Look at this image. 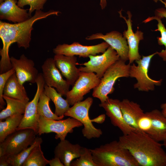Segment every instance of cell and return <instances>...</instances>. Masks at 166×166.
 <instances>
[{"label": "cell", "mask_w": 166, "mask_h": 166, "mask_svg": "<svg viewBox=\"0 0 166 166\" xmlns=\"http://www.w3.org/2000/svg\"><path fill=\"white\" fill-rule=\"evenodd\" d=\"M60 13L59 11L52 10L47 12L37 10L33 16L22 22L11 24L0 21V37L3 44L2 48L0 50V74L12 68L9 55L10 45L16 42L19 48L23 47L26 49L30 46L34 23L39 20L50 15H57Z\"/></svg>", "instance_id": "obj_1"}, {"label": "cell", "mask_w": 166, "mask_h": 166, "mask_svg": "<svg viewBox=\"0 0 166 166\" xmlns=\"http://www.w3.org/2000/svg\"><path fill=\"white\" fill-rule=\"evenodd\" d=\"M118 142L128 149L141 166H166V152L159 143L145 133L137 130L119 137Z\"/></svg>", "instance_id": "obj_2"}, {"label": "cell", "mask_w": 166, "mask_h": 166, "mask_svg": "<svg viewBox=\"0 0 166 166\" xmlns=\"http://www.w3.org/2000/svg\"><path fill=\"white\" fill-rule=\"evenodd\" d=\"M90 150L97 166H140L129 151L117 140Z\"/></svg>", "instance_id": "obj_3"}, {"label": "cell", "mask_w": 166, "mask_h": 166, "mask_svg": "<svg viewBox=\"0 0 166 166\" xmlns=\"http://www.w3.org/2000/svg\"><path fill=\"white\" fill-rule=\"evenodd\" d=\"M120 59L111 65L101 79L99 84L93 89L92 96L98 98L101 103L105 101L109 97L108 95L113 93L114 85L117 79L129 77L130 64Z\"/></svg>", "instance_id": "obj_4"}, {"label": "cell", "mask_w": 166, "mask_h": 166, "mask_svg": "<svg viewBox=\"0 0 166 166\" xmlns=\"http://www.w3.org/2000/svg\"><path fill=\"white\" fill-rule=\"evenodd\" d=\"M157 53V52H156L148 56L143 55L140 59L135 61L137 65L134 63L131 65L129 77L135 78L137 81L133 85L134 89H137L139 91L148 92L154 90L156 86L161 85L162 79L158 80H154L150 78L148 75L151 59Z\"/></svg>", "instance_id": "obj_5"}, {"label": "cell", "mask_w": 166, "mask_h": 166, "mask_svg": "<svg viewBox=\"0 0 166 166\" xmlns=\"http://www.w3.org/2000/svg\"><path fill=\"white\" fill-rule=\"evenodd\" d=\"M93 102L92 98L88 97L84 101L75 103L64 114L65 116L73 118L82 124L84 127L82 130V134L88 139L98 138L102 134L101 129L94 126L89 116V110Z\"/></svg>", "instance_id": "obj_6"}, {"label": "cell", "mask_w": 166, "mask_h": 166, "mask_svg": "<svg viewBox=\"0 0 166 166\" xmlns=\"http://www.w3.org/2000/svg\"><path fill=\"white\" fill-rule=\"evenodd\" d=\"M36 134L34 130L29 128L16 130L0 143V156L18 154L32 144Z\"/></svg>", "instance_id": "obj_7"}, {"label": "cell", "mask_w": 166, "mask_h": 166, "mask_svg": "<svg viewBox=\"0 0 166 166\" xmlns=\"http://www.w3.org/2000/svg\"><path fill=\"white\" fill-rule=\"evenodd\" d=\"M62 120L48 119L38 115V134L53 132L56 134V139L63 140L68 133L73 132L74 128L83 125L80 122L73 117Z\"/></svg>", "instance_id": "obj_8"}, {"label": "cell", "mask_w": 166, "mask_h": 166, "mask_svg": "<svg viewBox=\"0 0 166 166\" xmlns=\"http://www.w3.org/2000/svg\"><path fill=\"white\" fill-rule=\"evenodd\" d=\"M89 60L82 64L77 65H84L79 69L81 72L95 73L97 76L101 79L106 70L117 61L120 59L117 53L110 46L102 54L99 55H90Z\"/></svg>", "instance_id": "obj_9"}, {"label": "cell", "mask_w": 166, "mask_h": 166, "mask_svg": "<svg viewBox=\"0 0 166 166\" xmlns=\"http://www.w3.org/2000/svg\"><path fill=\"white\" fill-rule=\"evenodd\" d=\"M37 89L32 100L27 104L23 117L16 130L29 128L34 130L38 134V115L37 106L39 98L44 90L45 83L42 73H39L36 80Z\"/></svg>", "instance_id": "obj_10"}, {"label": "cell", "mask_w": 166, "mask_h": 166, "mask_svg": "<svg viewBox=\"0 0 166 166\" xmlns=\"http://www.w3.org/2000/svg\"><path fill=\"white\" fill-rule=\"evenodd\" d=\"M100 79L94 73L81 72L72 89L66 95V99L70 105L82 101L85 95L99 84Z\"/></svg>", "instance_id": "obj_11"}, {"label": "cell", "mask_w": 166, "mask_h": 166, "mask_svg": "<svg viewBox=\"0 0 166 166\" xmlns=\"http://www.w3.org/2000/svg\"><path fill=\"white\" fill-rule=\"evenodd\" d=\"M109 46L106 42L90 46L84 45L78 42H75L71 44H63L58 45L53 49L55 54H62L67 56L78 55L79 57L86 58L90 55L103 53Z\"/></svg>", "instance_id": "obj_12"}, {"label": "cell", "mask_w": 166, "mask_h": 166, "mask_svg": "<svg viewBox=\"0 0 166 166\" xmlns=\"http://www.w3.org/2000/svg\"><path fill=\"white\" fill-rule=\"evenodd\" d=\"M42 68L45 84L56 88L62 96L66 97L70 85L63 78L53 58H49L46 59L42 65Z\"/></svg>", "instance_id": "obj_13"}, {"label": "cell", "mask_w": 166, "mask_h": 166, "mask_svg": "<svg viewBox=\"0 0 166 166\" xmlns=\"http://www.w3.org/2000/svg\"><path fill=\"white\" fill-rule=\"evenodd\" d=\"M10 61L21 84L23 85L26 82L36 83L39 73L34 66L33 61L28 58L24 54L22 55L19 59L11 57Z\"/></svg>", "instance_id": "obj_14"}, {"label": "cell", "mask_w": 166, "mask_h": 166, "mask_svg": "<svg viewBox=\"0 0 166 166\" xmlns=\"http://www.w3.org/2000/svg\"><path fill=\"white\" fill-rule=\"evenodd\" d=\"M121 10L118 11L120 17L125 20L127 26V29L123 32V35L127 40L128 46V60L129 63H132L134 61L138 60L141 58V56L139 52V44L140 41L144 39L143 33L138 29L134 33L132 28L131 18L132 14L131 12L128 11V19L123 16Z\"/></svg>", "instance_id": "obj_15"}, {"label": "cell", "mask_w": 166, "mask_h": 166, "mask_svg": "<svg viewBox=\"0 0 166 166\" xmlns=\"http://www.w3.org/2000/svg\"><path fill=\"white\" fill-rule=\"evenodd\" d=\"M85 39L88 40L102 39L116 51L120 59L125 62L128 60L129 48L127 40L118 31H113L105 35L97 33L87 36Z\"/></svg>", "instance_id": "obj_16"}, {"label": "cell", "mask_w": 166, "mask_h": 166, "mask_svg": "<svg viewBox=\"0 0 166 166\" xmlns=\"http://www.w3.org/2000/svg\"><path fill=\"white\" fill-rule=\"evenodd\" d=\"M120 101L117 99L109 98L104 102L101 103L99 106L105 109L112 124L117 127L123 134L126 135L136 130L129 126L125 121L120 106Z\"/></svg>", "instance_id": "obj_17"}, {"label": "cell", "mask_w": 166, "mask_h": 166, "mask_svg": "<svg viewBox=\"0 0 166 166\" xmlns=\"http://www.w3.org/2000/svg\"><path fill=\"white\" fill-rule=\"evenodd\" d=\"M55 65L62 75L70 85L73 86L81 71L76 67L77 58L75 56L55 54L53 57Z\"/></svg>", "instance_id": "obj_18"}, {"label": "cell", "mask_w": 166, "mask_h": 166, "mask_svg": "<svg viewBox=\"0 0 166 166\" xmlns=\"http://www.w3.org/2000/svg\"><path fill=\"white\" fill-rule=\"evenodd\" d=\"M17 0H4L0 3V18L14 23L24 22L30 16L27 10L19 7Z\"/></svg>", "instance_id": "obj_19"}, {"label": "cell", "mask_w": 166, "mask_h": 166, "mask_svg": "<svg viewBox=\"0 0 166 166\" xmlns=\"http://www.w3.org/2000/svg\"><path fill=\"white\" fill-rule=\"evenodd\" d=\"M83 147L73 144L67 140H60L54 150V157L58 158L64 166H70L71 162L79 157Z\"/></svg>", "instance_id": "obj_20"}, {"label": "cell", "mask_w": 166, "mask_h": 166, "mask_svg": "<svg viewBox=\"0 0 166 166\" xmlns=\"http://www.w3.org/2000/svg\"><path fill=\"white\" fill-rule=\"evenodd\" d=\"M120 106L126 123L137 131L140 132L137 126V121L144 113L140 105L136 102L125 99L120 101Z\"/></svg>", "instance_id": "obj_21"}, {"label": "cell", "mask_w": 166, "mask_h": 166, "mask_svg": "<svg viewBox=\"0 0 166 166\" xmlns=\"http://www.w3.org/2000/svg\"><path fill=\"white\" fill-rule=\"evenodd\" d=\"M3 95L20 100L26 103L29 102L26 90L18 81L15 72L9 78L5 85Z\"/></svg>", "instance_id": "obj_22"}, {"label": "cell", "mask_w": 166, "mask_h": 166, "mask_svg": "<svg viewBox=\"0 0 166 166\" xmlns=\"http://www.w3.org/2000/svg\"><path fill=\"white\" fill-rule=\"evenodd\" d=\"M150 112L152 119L150 136L158 142L163 141L166 135V117L157 109Z\"/></svg>", "instance_id": "obj_23"}, {"label": "cell", "mask_w": 166, "mask_h": 166, "mask_svg": "<svg viewBox=\"0 0 166 166\" xmlns=\"http://www.w3.org/2000/svg\"><path fill=\"white\" fill-rule=\"evenodd\" d=\"M3 97L6 102V107L0 113V120L15 115L24 114L28 103L5 95Z\"/></svg>", "instance_id": "obj_24"}, {"label": "cell", "mask_w": 166, "mask_h": 166, "mask_svg": "<svg viewBox=\"0 0 166 166\" xmlns=\"http://www.w3.org/2000/svg\"><path fill=\"white\" fill-rule=\"evenodd\" d=\"M44 92L54 104V113L58 117L64 116L65 113L70 108V105L67 100L63 98L54 88L48 86L45 84Z\"/></svg>", "instance_id": "obj_25"}, {"label": "cell", "mask_w": 166, "mask_h": 166, "mask_svg": "<svg viewBox=\"0 0 166 166\" xmlns=\"http://www.w3.org/2000/svg\"><path fill=\"white\" fill-rule=\"evenodd\" d=\"M23 117V114L15 115L7 118L4 121L0 120V143L16 130Z\"/></svg>", "instance_id": "obj_26"}, {"label": "cell", "mask_w": 166, "mask_h": 166, "mask_svg": "<svg viewBox=\"0 0 166 166\" xmlns=\"http://www.w3.org/2000/svg\"><path fill=\"white\" fill-rule=\"evenodd\" d=\"M50 100V99L45 94L43 91L41 94L38 104V115L48 119H62L64 116L58 117L52 111L49 105Z\"/></svg>", "instance_id": "obj_27"}, {"label": "cell", "mask_w": 166, "mask_h": 166, "mask_svg": "<svg viewBox=\"0 0 166 166\" xmlns=\"http://www.w3.org/2000/svg\"><path fill=\"white\" fill-rule=\"evenodd\" d=\"M43 142L41 137H36L32 144L18 154L8 156L11 166H22L27 158L34 148Z\"/></svg>", "instance_id": "obj_28"}, {"label": "cell", "mask_w": 166, "mask_h": 166, "mask_svg": "<svg viewBox=\"0 0 166 166\" xmlns=\"http://www.w3.org/2000/svg\"><path fill=\"white\" fill-rule=\"evenodd\" d=\"M153 20H157L158 22L157 28L154 31H159L161 34V37H157L158 43L160 45H164L165 46V49L162 50L160 52H157V54L164 61H166V28L162 22L161 19L156 16L149 17L143 22L146 23Z\"/></svg>", "instance_id": "obj_29"}, {"label": "cell", "mask_w": 166, "mask_h": 166, "mask_svg": "<svg viewBox=\"0 0 166 166\" xmlns=\"http://www.w3.org/2000/svg\"><path fill=\"white\" fill-rule=\"evenodd\" d=\"M39 144L32 151L22 166H45L49 164V160L44 156Z\"/></svg>", "instance_id": "obj_30"}, {"label": "cell", "mask_w": 166, "mask_h": 166, "mask_svg": "<svg viewBox=\"0 0 166 166\" xmlns=\"http://www.w3.org/2000/svg\"><path fill=\"white\" fill-rule=\"evenodd\" d=\"M70 166H97L93 159L92 152L89 148L83 147L80 156L70 163Z\"/></svg>", "instance_id": "obj_31"}, {"label": "cell", "mask_w": 166, "mask_h": 166, "mask_svg": "<svg viewBox=\"0 0 166 166\" xmlns=\"http://www.w3.org/2000/svg\"><path fill=\"white\" fill-rule=\"evenodd\" d=\"M137 124L140 132L145 133L150 136L152 127L150 112L144 113L138 119Z\"/></svg>", "instance_id": "obj_32"}, {"label": "cell", "mask_w": 166, "mask_h": 166, "mask_svg": "<svg viewBox=\"0 0 166 166\" xmlns=\"http://www.w3.org/2000/svg\"><path fill=\"white\" fill-rule=\"evenodd\" d=\"M47 0H18V6L23 8L25 6L28 5L30 7L29 9L28 13L30 17L34 10H42L43 6Z\"/></svg>", "instance_id": "obj_33"}, {"label": "cell", "mask_w": 166, "mask_h": 166, "mask_svg": "<svg viewBox=\"0 0 166 166\" xmlns=\"http://www.w3.org/2000/svg\"><path fill=\"white\" fill-rule=\"evenodd\" d=\"M15 72L14 69L12 68L7 71L0 74V108H4L6 104L4 101L3 92L6 83L10 77Z\"/></svg>", "instance_id": "obj_34"}, {"label": "cell", "mask_w": 166, "mask_h": 166, "mask_svg": "<svg viewBox=\"0 0 166 166\" xmlns=\"http://www.w3.org/2000/svg\"><path fill=\"white\" fill-rule=\"evenodd\" d=\"M155 14L161 19L166 18V9L163 7L158 8L155 10Z\"/></svg>", "instance_id": "obj_35"}, {"label": "cell", "mask_w": 166, "mask_h": 166, "mask_svg": "<svg viewBox=\"0 0 166 166\" xmlns=\"http://www.w3.org/2000/svg\"><path fill=\"white\" fill-rule=\"evenodd\" d=\"M48 164L50 166H64L60 159L56 157L49 160Z\"/></svg>", "instance_id": "obj_36"}, {"label": "cell", "mask_w": 166, "mask_h": 166, "mask_svg": "<svg viewBox=\"0 0 166 166\" xmlns=\"http://www.w3.org/2000/svg\"><path fill=\"white\" fill-rule=\"evenodd\" d=\"M11 164L8 156L3 155L0 156V166H10Z\"/></svg>", "instance_id": "obj_37"}, {"label": "cell", "mask_w": 166, "mask_h": 166, "mask_svg": "<svg viewBox=\"0 0 166 166\" xmlns=\"http://www.w3.org/2000/svg\"><path fill=\"white\" fill-rule=\"evenodd\" d=\"M105 115L104 114H101L98 117L91 120L92 121L95 122L98 124L102 123L105 120Z\"/></svg>", "instance_id": "obj_38"}, {"label": "cell", "mask_w": 166, "mask_h": 166, "mask_svg": "<svg viewBox=\"0 0 166 166\" xmlns=\"http://www.w3.org/2000/svg\"><path fill=\"white\" fill-rule=\"evenodd\" d=\"M160 108L162 113L166 117V102L160 105Z\"/></svg>", "instance_id": "obj_39"}, {"label": "cell", "mask_w": 166, "mask_h": 166, "mask_svg": "<svg viewBox=\"0 0 166 166\" xmlns=\"http://www.w3.org/2000/svg\"><path fill=\"white\" fill-rule=\"evenodd\" d=\"M100 5L102 9H105L107 5L106 0H100Z\"/></svg>", "instance_id": "obj_40"}, {"label": "cell", "mask_w": 166, "mask_h": 166, "mask_svg": "<svg viewBox=\"0 0 166 166\" xmlns=\"http://www.w3.org/2000/svg\"><path fill=\"white\" fill-rule=\"evenodd\" d=\"M162 141L163 142V145L166 148V135Z\"/></svg>", "instance_id": "obj_41"}, {"label": "cell", "mask_w": 166, "mask_h": 166, "mask_svg": "<svg viewBox=\"0 0 166 166\" xmlns=\"http://www.w3.org/2000/svg\"><path fill=\"white\" fill-rule=\"evenodd\" d=\"M158 0H160V1L161 2H163V1H162V0H154V1L155 2H157L158 1Z\"/></svg>", "instance_id": "obj_42"}, {"label": "cell", "mask_w": 166, "mask_h": 166, "mask_svg": "<svg viewBox=\"0 0 166 166\" xmlns=\"http://www.w3.org/2000/svg\"><path fill=\"white\" fill-rule=\"evenodd\" d=\"M164 0V2L165 3V5H166V6H165V7L166 8V0Z\"/></svg>", "instance_id": "obj_43"}, {"label": "cell", "mask_w": 166, "mask_h": 166, "mask_svg": "<svg viewBox=\"0 0 166 166\" xmlns=\"http://www.w3.org/2000/svg\"><path fill=\"white\" fill-rule=\"evenodd\" d=\"M4 1V0H0V3Z\"/></svg>", "instance_id": "obj_44"}]
</instances>
